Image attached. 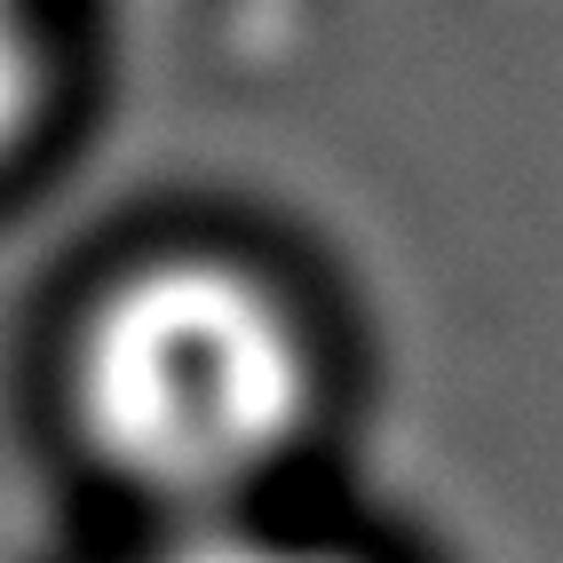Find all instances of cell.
Here are the masks:
<instances>
[{
	"mask_svg": "<svg viewBox=\"0 0 563 563\" xmlns=\"http://www.w3.org/2000/svg\"><path fill=\"white\" fill-rule=\"evenodd\" d=\"M71 412L96 461L143 500L183 523L239 516L310 421L302 325L231 262L135 271L71 350Z\"/></svg>",
	"mask_w": 563,
	"mask_h": 563,
	"instance_id": "1",
	"label": "cell"
},
{
	"mask_svg": "<svg viewBox=\"0 0 563 563\" xmlns=\"http://www.w3.org/2000/svg\"><path fill=\"white\" fill-rule=\"evenodd\" d=\"M135 563H357V555L325 548V540L271 532V523H246V516H214V523H175V532Z\"/></svg>",
	"mask_w": 563,
	"mask_h": 563,
	"instance_id": "2",
	"label": "cell"
},
{
	"mask_svg": "<svg viewBox=\"0 0 563 563\" xmlns=\"http://www.w3.org/2000/svg\"><path fill=\"white\" fill-rule=\"evenodd\" d=\"M41 111V24L24 0H0V152L32 128Z\"/></svg>",
	"mask_w": 563,
	"mask_h": 563,
	"instance_id": "3",
	"label": "cell"
}]
</instances>
